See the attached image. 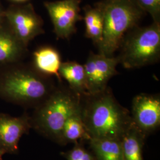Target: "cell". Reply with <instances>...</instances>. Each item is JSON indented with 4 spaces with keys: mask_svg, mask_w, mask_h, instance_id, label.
Here are the masks:
<instances>
[{
    "mask_svg": "<svg viewBox=\"0 0 160 160\" xmlns=\"http://www.w3.org/2000/svg\"><path fill=\"white\" fill-rule=\"evenodd\" d=\"M80 113L91 139H122L133 124L130 112L118 102L109 87L81 96Z\"/></svg>",
    "mask_w": 160,
    "mask_h": 160,
    "instance_id": "cell-1",
    "label": "cell"
},
{
    "mask_svg": "<svg viewBox=\"0 0 160 160\" xmlns=\"http://www.w3.org/2000/svg\"><path fill=\"white\" fill-rule=\"evenodd\" d=\"M34 65L41 73L54 75L61 82L59 69L61 65L60 54L55 49L46 46L34 52L33 53Z\"/></svg>",
    "mask_w": 160,
    "mask_h": 160,
    "instance_id": "cell-12",
    "label": "cell"
},
{
    "mask_svg": "<svg viewBox=\"0 0 160 160\" xmlns=\"http://www.w3.org/2000/svg\"><path fill=\"white\" fill-rule=\"evenodd\" d=\"M103 11V39L100 53L113 57L131 30L137 26L145 14L137 0H103L98 2Z\"/></svg>",
    "mask_w": 160,
    "mask_h": 160,
    "instance_id": "cell-3",
    "label": "cell"
},
{
    "mask_svg": "<svg viewBox=\"0 0 160 160\" xmlns=\"http://www.w3.org/2000/svg\"><path fill=\"white\" fill-rule=\"evenodd\" d=\"M117 57L124 68H141L157 62L160 57V23L136 26L125 35Z\"/></svg>",
    "mask_w": 160,
    "mask_h": 160,
    "instance_id": "cell-4",
    "label": "cell"
},
{
    "mask_svg": "<svg viewBox=\"0 0 160 160\" xmlns=\"http://www.w3.org/2000/svg\"><path fill=\"white\" fill-rule=\"evenodd\" d=\"M59 75L61 78L67 82L69 88L77 94L82 96L87 93L84 65L75 61L62 62L59 69Z\"/></svg>",
    "mask_w": 160,
    "mask_h": 160,
    "instance_id": "cell-13",
    "label": "cell"
},
{
    "mask_svg": "<svg viewBox=\"0 0 160 160\" xmlns=\"http://www.w3.org/2000/svg\"><path fill=\"white\" fill-rule=\"evenodd\" d=\"M145 13H148L154 22L160 23V0H137Z\"/></svg>",
    "mask_w": 160,
    "mask_h": 160,
    "instance_id": "cell-19",
    "label": "cell"
},
{
    "mask_svg": "<svg viewBox=\"0 0 160 160\" xmlns=\"http://www.w3.org/2000/svg\"><path fill=\"white\" fill-rule=\"evenodd\" d=\"M4 16L10 30L26 47L44 32L43 21L30 4L12 7L4 13Z\"/></svg>",
    "mask_w": 160,
    "mask_h": 160,
    "instance_id": "cell-6",
    "label": "cell"
},
{
    "mask_svg": "<svg viewBox=\"0 0 160 160\" xmlns=\"http://www.w3.org/2000/svg\"><path fill=\"white\" fill-rule=\"evenodd\" d=\"M55 88L40 75L20 69L7 75L1 81L0 95L9 101L36 108Z\"/></svg>",
    "mask_w": 160,
    "mask_h": 160,
    "instance_id": "cell-5",
    "label": "cell"
},
{
    "mask_svg": "<svg viewBox=\"0 0 160 160\" xmlns=\"http://www.w3.org/2000/svg\"><path fill=\"white\" fill-rule=\"evenodd\" d=\"M25 48L10 29L0 28V63L17 61L23 54Z\"/></svg>",
    "mask_w": 160,
    "mask_h": 160,
    "instance_id": "cell-17",
    "label": "cell"
},
{
    "mask_svg": "<svg viewBox=\"0 0 160 160\" xmlns=\"http://www.w3.org/2000/svg\"><path fill=\"white\" fill-rule=\"evenodd\" d=\"M133 123L147 138L160 127L159 94L141 93L133 98L132 104Z\"/></svg>",
    "mask_w": 160,
    "mask_h": 160,
    "instance_id": "cell-8",
    "label": "cell"
},
{
    "mask_svg": "<svg viewBox=\"0 0 160 160\" xmlns=\"http://www.w3.org/2000/svg\"><path fill=\"white\" fill-rule=\"evenodd\" d=\"M81 96L68 87L55 88L46 100L36 108L30 117L32 128L61 145L63 126L69 116L79 109Z\"/></svg>",
    "mask_w": 160,
    "mask_h": 160,
    "instance_id": "cell-2",
    "label": "cell"
},
{
    "mask_svg": "<svg viewBox=\"0 0 160 160\" xmlns=\"http://www.w3.org/2000/svg\"><path fill=\"white\" fill-rule=\"evenodd\" d=\"M80 2L81 0H59L44 3L58 38L68 39L75 33L77 24L82 20Z\"/></svg>",
    "mask_w": 160,
    "mask_h": 160,
    "instance_id": "cell-7",
    "label": "cell"
},
{
    "mask_svg": "<svg viewBox=\"0 0 160 160\" xmlns=\"http://www.w3.org/2000/svg\"><path fill=\"white\" fill-rule=\"evenodd\" d=\"M84 142L75 143L74 147L68 151L61 152L67 160H96L90 149L86 148Z\"/></svg>",
    "mask_w": 160,
    "mask_h": 160,
    "instance_id": "cell-18",
    "label": "cell"
},
{
    "mask_svg": "<svg viewBox=\"0 0 160 160\" xmlns=\"http://www.w3.org/2000/svg\"><path fill=\"white\" fill-rule=\"evenodd\" d=\"M4 16V13L2 12V10H1V8L0 7V23H1V22L2 20V18Z\"/></svg>",
    "mask_w": 160,
    "mask_h": 160,
    "instance_id": "cell-20",
    "label": "cell"
},
{
    "mask_svg": "<svg viewBox=\"0 0 160 160\" xmlns=\"http://www.w3.org/2000/svg\"><path fill=\"white\" fill-rule=\"evenodd\" d=\"M91 138L82 120L79 109L71 114L63 126L61 146L68 143L88 142Z\"/></svg>",
    "mask_w": 160,
    "mask_h": 160,
    "instance_id": "cell-15",
    "label": "cell"
},
{
    "mask_svg": "<svg viewBox=\"0 0 160 160\" xmlns=\"http://www.w3.org/2000/svg\"><path fill=\"white\" fill-rule=\"evenodd\" d=\"M13 1H15V2H26L28 0H12Z\"/></svg>",
    "mask_w": 160,
    "mask_h": 160,
    "instance_id": "cell-21",
    "label": "cell"
},
{
    "mask_svg": "<svg viewBox=\"0 0 160 160\" xmlns=\"http://www.w3.org/2000/svg\"><path fill=\"white\" fill-rule=\"evenodd\" d=\"M146 139L133 124L121 139L124 160H143L142 151Z\"/></svg>",
    "mask_w": 160,
    "mask_h": 160,
    "instance_id": "cell-16",
    "label": "cell"
},
{
    "mask_svg": "<svg viewBox=\"0 0 160 160\" xmlns=\"http://www.w3.org/2000/svg\"><path fill=\"white\" fill-rule=\"evenodd\" d=\"M88 143L96 160H124L121 139H90Z\"/></svg>",
    "mask_w": 160,
    "mask_h": 160,
    "instance_id": "cell-14",
    "label": "cell"
},
{
    "mask_svg": "<svg viewBox=\"0 0 160 160\" xmlns=\"http://www.w3.org/2000/svg\"><path fill=\"white\" fill-rule=\"evenodd\" d=\"M82 20L85 24V36L92 39L98 47L103 39L104 17L103 11L98 2L94 6H86L84 8Z\"/></svg>",
    "mask_w": 160,
    "mask_h": 160,
    "instance_id": "cell-11",
    "label": "cell"
},
{
    "mask_svg": "<svg viewBox=\"0 0 160 160\" xmlns=\"http://www.w3.org/2000/svg\"><path fill=\"white\" fill-rule=\"evenodd\" d=\"M30 129V117L27 114L12 117L0 114V160L6 154H17L21 138Z\"/></svg>",
    "mask_w": 160,
    "mask_h": 160,
    "instance_id": "cell-10",
    "label": "cell"
},
{
    "mask_svg": "<svg viewBox=\"0 0 160 160\" xmlns=\"http://www.w3.org/2000/svg\"><path fill=\"white\" fill-rule=\"evenodd\" d=\"M118 64L119 62L117 57H108L90 52L84 64L87 93L93 94L105 90L109 80L118 74L116 70Z\"/></svg>",
    "mask_w": 160,
    "mask_h": 160,
    "instance_id": "cell-9",
    "label": "cell"
}]
</instances>
